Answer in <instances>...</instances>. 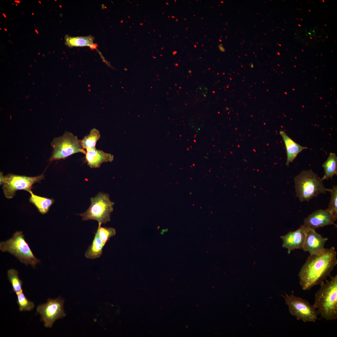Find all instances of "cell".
<instances>
[{"label":"cell","instance_id":"23","mask_svg":"<svg viewBox=\"0 0 337 337\" xmlns=\"http://www.w3.org/2000/svg\"><path fill=\"white\" fill-rule=\"evenodd\" d=\"M101 224H98L97 231L102 240L106 244L110 238L116 234V231L114 228L103 227L101 226Z\"/></svg>","mask_w":337,"mask_h":337},{"label":"cell","instance_id":"21","mask_svg":"<svg viewBox=\"0 0 337 337\" xmlns=\"http://www.w3.org/2000/svg\"><path fill=\"white\" fill-rule=\"evenodd\" d=\"M16 294L17 296V302L19 306L20 311H30L33 309L34 303L28 300L23 294L22 291Z\"/></svg>","mask_w":337,"mask_h":337},{"label":"cell","instance_id":"16","mask_svg":"<svg viewBox=\"0 0 337 337\" xmlns=\"http://www.w3.org/2000/svg\"><path fill=\"white\" fill-rule=\"evenodd\" d=\"M29 193L31 194L29 199L30 202L36 207L41 213L44 214L47 213L54 203V200L35 195L32 191Z\"/></svg>","mask_w":337,"mask_h":337},{"label":"cell","instance_id":"28","mask_svg":"<svg viewBox=\"0 0 337 337\" xmlns=\"http://www.w3.org/2000/svg\"><path fill=\"white\" fill-rule=\"evenodd\" d=\"M178 21V20L177 19H176V21L177 22Z\"/></svg>","mask_w":337,"mask_h":337},{"label":"cell","instance_id":"4","mask_svg":"<svg viewBox=\"0 0 337 337\" xmlns=\"http://www.w3.org/2000/svg\"><path fill=\"white\" fill-rule=\"evenodd\" d=\"M0 250L3 252H9L21 262L33 267L40 262L34 255L22 231L16 232L11 238L1 242Z\"/></svg>","mask_w":337,"mask_h":337},{"label":"cell","instance_id":"13","mask_svg":"<svg viewBox=\"0 0 337 337\" xmlns=\"http://www.w3.org/2000/svg\"><path fill=\"white\" fill-rule=\"evenodd\" d=\"M114 156L97 149L86 151L85 160L91 168H99L103 163L112 162Z\"/></svg>","mask_w":337,"mask_h":337},{"label":"cell","instance_id":"22","mask_svg":"<svg viewBox=\"0 0 337 337\" xmlns=\"http://www.w3.org/2000/svg\"><path fill=\"white\" fill-rule=\"evenodd\" d=\"M331 194L330 201L328 208L334 217L335 221L337 218V186L333 185L328 191Z\"/></svg>","mask_w":337,"mask_h":337},{"label":"cell","instance_id":"27","mask_svg":"<svg viewBox=\"0 0 337 337\" xmlns=\"http://www.w3.org/2000/svg\"><path fill=\"white\" fill-rule=\"evenodd\" d=\"M194 46V47H196V45H195Z\"/></svg>","mask_w":337,"mask_h":337},{"label":"cell","instance_id":"1","mask_svg":"<svg viewBox=\"0 0 337 337\" xmlns=\"http://www.w3.org/2000/svg\"><path fill=\"white\" fill-rule=\"evenodd\" d=\"M336 256L334 247L325 248L317 254L310 255L298 274L302 289L309 290L324 282L337 264Z\"/></svg>","mask_w":337,"mask_h":337},{"label":"cell","instance_id":"3","mask_svg":"<svg viewBox=\"0 0 337 337\" xmlns=\"http://www.w3.org/2000/svg\"><path fill=\"white\" fill-rule=\"evenodd\" d=\"M324 180L311 169L303 171L294 179L296 196L301 202H308L320 193L325 194L329 189L324 186Z\"/></svg>","mask_w":337,"mask_h":337},{"label":"cell","instance_id":"29","mask_svg":"<svg viewBox=\"0 0 337 337\" xmlns=\"http://www.w3.org/2000/svg\"><path fill=\"white\" fill-rule=\"evenodd\" d=\"M166 3V4H167V5H168V3Z\"/></svg>","mask_w":337,"mask_h":337},{"label":"cell","instance_id":"5","mask_svg":"<svg viewBox=\"0 0 337 337\" xmlns=\"http://www.w3.org/2000/svg\"><path fill=\"white\" fill-rule=\"evenodd\" d=\"M52 152L49 161L65 159L75 153L85 154L81 140L72 133L65 132L61 136L54 138L51 143Z\"/></svg>","mask_w":337,"mask_h":337},{"label":"cell","instance_id":"19","mask_svg":"<svg viewBox=\"0 0 337 337\" xmlns=\"http://www.w3.org/2000/svg\"><path fill=\"white\" fill-rule=\"evenodd\" d=\"M65 39L66 45L69 47L90 46L93 44L94 37L91 35L71 37L67 35Z\"/></svg>","mask_w":337,"mask_h":337},{"label":"cell","instance_id":"18","mask_svg":"<svg viewBox=\"0 0 337 337\" xmlns=\"http://www.w3.org/2000/svg\"><path fill=\"white\" fill-rule=\"evenodd\" d=\"M100 137L99 131L95 128L90 131L89 134L84 137L81 140V144L84 149L86 151L96 149V145Z\"/></svg>","mask_w":337,"mask_h":337},{"label":"cell","instance_id":"20","mask_svg":"<svg viewBox=\"0 0 337 337\" xmlns=\"http://www.w3.org/2000/svg\"><path fill=\"white\" fill-rule=\"evenodd\" d=\"M7 277L12 287L13 291L16 294L22 291V281L20 280L18 275V272L13 269H9L7 272Z\"/></svg>","mask_w":337,"mask_h":337},{"label":"cell","instance_id":"25","mask_svg":"<svg viewBox=\"0 0 337 337\" xmlns=\"http://www.w3.org/2000/svg\"><path fill=\"white\" fill-rule=\"evenodd\" d=\"M98 46V45L96 43L93 44L92 45L89 46L90 48L91 49H96Z\"/></svg>","mask_w":337,"mask_h":337},{"label":"cell","instance_id":"11","mask_svg":"<svg viewBox=\"0 0 337 337\" xmlns=\"http://www.w3.org/2000/svg\"><path fill=\"white\" fill-rule=\"evenodd\" d=\"M328 239L323 237L315 230L307 228L302 249L308 252L310 255L318 254L325 249V244Z\"/></svg>","mask_w":337,"mask_h":337},{"label":"cell","instance_id":"14","mask_svg":"<svg viewBox=\"0 0 337 337\" xmlns=\"http://www.w3.org/2000/svg\"><path fill=\"white\" fill-rule=\"evenodd\" d=\"M279 133L283 139L286 146L287 155L286 165L289 167L290 164L293 162L299 153L308 148L295 142L284 131L281 130Z\"/></svg>","mask_w":337,"mask_h":337},{"label":"cell","instance_id":"26","mask_svg":"<svg viewBox=\"0 0 337 337\" xmlns=\"http://www.w3.org/2000/svg\"><path fill=\"white\" fill-rule=\"evenodd\" d=\"M173 54L174 55L176 53H177V52L176 51H174V52L173 51Z\"/></svg>","mask_w":337,"mask_h":337},{"label":"cell","instance_id":"12","mask_svg":"<svg viewBox=\"0 0 337 337\" xmlns=\"http://www.w3.org/2000/svg\"><path fill=\"white\" fill-rule=\"evenodd\" d=\"M306 231V229L302 225L297 230L281 237L283 241L282 247L287 249L288 254L295 249H302Z\"/></svg>","mask_w":337,"mask_h":337},{"label":"cell","instance_id":"9","mask_svg":"<svg viewBox=\"0 0 337 337\" xmlns=\"http://www.w3.org/2000/svg\"><path fill=\"white\" fill-rule=\"evenodd\" d=\"M64 301L60 297L48 299L47 302L38 306L37 312L41 316V320L46 327L51 328L57 320L66 316L64 310Z\"/></svg>","mask_w":337,"mask_h":337},{"label":"cell","instance_id":"2","mask_svg":"<svg viewBox=\"0 0 337 337\" xmlns=\"http://www.w3.org/2000/svg\"><path fill=\"white\" fill-rule=\"evenodd\" d=\"M315 295L313 306L318 315L327 320L337 319V276L326 280Z\"/></svg>","mask_w":337,"mask_h":337},{"label":"cell","instance_id":"8","mask_svg":"<svg viewBox=\"0 0 337 337\" xmlns=\"http://www.w3.org/2000/svg\"><path fill=\"white\" fill-rule=\"evenodd\" d=\"M42 174L35 177L18 175L12 174L4 176L2 190L5 197L8 199L13 198L16 192L24 190L30 193L34 184L44 179Z\"/></svg>","mask_w":337,"mask_h":337},{"label":"cell","instance_id":"15","mask_svg":"<svg viewBox=\"0 0 337 337\" xmlns=\"http://www.w3.org/2000/svg\"><path fill=\"white\" fill-rule=\"evenodd\" d=\"M105 243L102 240L96 231L92 244L85 252V256L88 259H94L101 255Z\"/></svg>","mask_w":337,"mask_h":337},{"label":"cell","instance_id":"6","mask_svg":"<svg viewBox=\"0 0 337 337\" xmlns=\"http://www.w3.org/2000/svg\"><path fill=\"white\" fill-rule=\"evenodd\" d=\"M90 202V206L87 210L79 214L82 220H94L101 224L110 221L114 203L111 201L109 195L100 192L91 198Z\"/></svg>","mask_w":337,"mask_h":337},{"label":"cell","instance_id":"17","mask_svg":"<svg viewBox=\"0 0 337 337\" xmlns=\"http://www.w3.org/2000/svg\"><path fill=\"white\" fill-rule=\"evenodd\" d=\"M325 174L322 178L325 179L332 178L337 174V157L335 153H330L327 159L323 164Z\"/></svg>","mask_w":337,"mask_h":337},{"label":"cell","instance_id":"24","mask_svg":"<svg viewBox=\"0 0 337 337\" xmlns=\"http://www.w3.org/2000/svg\"><path fill=\"white\" fill-rule=\"evenodd\" d=\"M0 185H2L4 183V176L3 175L2 172L0 173Z\"/></svg>","mask_w":337,"mask_h":337},{"label":"cell","instance_id":"7","mask_svg":"<svg viewBox=\"0 0 337 337\" xmlns=\"http://www.w3.org/2000/svg\"><path fill=\"white\" fill-rule=\"evenodd\" d=\"M291 315L304 322H315L318 314L316 309L306 300L293 294L283 296Z\"/></svg>","mask_w":337,"mask_h":337},{"label":"cell","instance_id":"10","mask_svg":"<svg viewBox=\"0 0 337 337\" xmlns=\"http://www.w3.org/2000/svg\"><path fill=\"white\" fill-rule=\"evenodd\" d=\"M336 221L328 208L326 209L317 210L304 219L303 226L306 229L315 230L317 228L335 224Z\"/></svg>","mask_w":337,"mask_h":337},{"label":"cell","instance_id":"30","mask_svg":"<svg viewBox=\"0 0 337 337\" xmlns=\"http://www.w3.org/2000/svg\"><path fill=\"white\" fill-rule=\"evenodd\" d=\"M172 17H173V18H174V17H173V16H172Z\"/></svg>","mask_w":337,"mask_h":337}]
</instances>
